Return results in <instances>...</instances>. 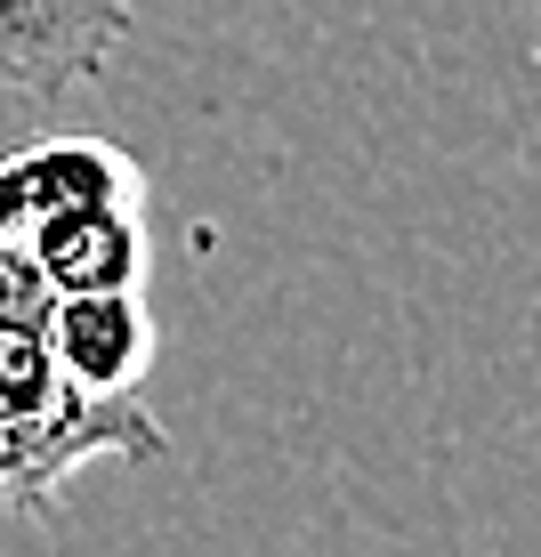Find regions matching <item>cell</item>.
Here are the masks:
<instances>
[{
  "mask_svg": "<svg viewBox=\"0 0 541 557\" xmlns=\"http://www.w3.org/2000/svg\"><path fill=\"white\" fill-rule=\"evenodd\" d=\"M138 33V0H0V89L73 98Z\"/></svg>",
  "mask_w": 541,
  "mask_h": 557,
  "instance_id": "6da1fadb",
  "label": "cell"
},
{
  "mask_svg": "<svg viewBox=\"0 0 541 557\" xmlns=\"http://www.w3.org/2000/svg\"><path fill=\"white\" fill-rule=\"evenodd\" d=\"M82 202H138V162L106 138H41L0 153V243L25 251L49 219Z\"/></svg>",
  "mask_w": 541,
  "mask_h": 557,
  "instance_id": "7a4b0ae2",
  "label": "cell"
},
{
  "mask_svg": "<svg viewBox=\"0 0 541 557\" xmlns=\"http://www.w3.org/2000/svg\"><path fill=\"white\" fill-rule=\"evenodd\" d=\"M41 339L82 396H138L153 363V315L138 292H49Z\"/></svg>",
  "mask_w": 541,
  "mask_h": 557,
  "instance_id": "3957f363",
  "label": "cell"
},
{
  "mask_svg": "<svg viewBox=\"0 0 541 557\" xmlns=\"http://www.w3.org/2000/svg\"><path fill=\"white\" fill-rule=\"evenodd\" d=\"M25 259L49 292H138L146 283V219H138V202H82L65 219H49L25 243Z\"/></svg>",
  "mask_w": 541,
  "mask_h": 557,
  "instance_id": "277c9868",
  "label": "cell"
}]
</instances>
